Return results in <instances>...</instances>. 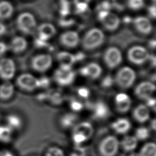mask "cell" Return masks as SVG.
<instances>
[{"label":"cell","mask_w":156,"mask_h":156,"mask_svg":"<svg viewBox=\"0 0 156 156\" xmlns=\"http://www.w3.org/2000/svg\"><path fill=\"white\" fill-rule=\"evenodd\" d=\"M105 34L102 30L98 27H93L88 30L83 35L81 43L85 50L91 51L96 49L104 43Z\"/></svg>","instance_id":"1"},{"label":"cell","mask_w":156,"mask_h":156,"mask_svg":"<svg viewBox=\"0 0 156 156\" xmlns=\"http://www.w3.org/2000/svg\"><path fill=\"white\" fill-rule=\"evenodd\" d=\"M16 26L22 33L27 35L32 34L37 28V21L32 13L23 12L17 17Z\"/></svg>","instance_id":"2"},{"label":"cell","mask_w":156,"mask_h":156,"mask_svg":"<svg viewBox=\"0 0 156 156\" xmlns=\"http://www.w3.org/2000/svg\"><path fill=\"white\" fill-rule=\"evenodd\" d=\"M150 54L143 46L135 45L130 48L127 51V58L132 63L141 65L149 60Z\"/></svg>","instance_id":"3"},{"label":"cell","mask_w":156,"mask_h":156,"mask_svg":"<svg viewBox=\"0 0 156 156\" xmlns=\"http://www.w3.org/2000/svg\"><path fill=\"white\" fill-rule=\"evenodd\" d=\"M98 19L103 27L108 31H114L120 26V18L115 13L110 11H99Z\"/></svg>","instance_id":"4"},{"label":"cell","mask_w":156,"mask_h":156,"mask_svg":"<svg viewBox=\"0 0 156 156\" xmlns=\"http://www.w3.org/2000/svg\"><path fill=\"white\" fill-rule=\"evenodd\" d=\"M135 79L136 74L134 70L129 66H124L116 73L115 80L121 88H128L133 85Z\"/></svg>","instance_id":"5"},{"label":"cell","mask_w":156,"mask_h":156,"mask_svg":"<svg viewBox=\"0 0 156 156\" xmlns=\"http://www.w3.org/2000/svg\"><path fill=\"white\" fill-rule=\"evenodd\" d=\"M104 61L110 69H113L120 65L122 60V53L119 48L110 46L107 48L104 53Z\"/></svg>","instance_id":"6"},{"label":"cell","mask_w":156,"mask_h":156,"mask_svg":"<svg viewBox=\"0 0 156 156\" xmlns=\"http://www.w3.org/2000/svg\"><path fill=\"white\" fill-rule=\"evenodd\" d=\"M119 141L112 135L105 137L99 144V151L102 156H115L119 148Z\"/></svg>","instance_id":"7"},{"label":"cell","mask_w":156,"mask_h":156,"mask_svg":"<svg viewBox=\"0 0 156 156\" xmlns=\"http://www.w3.org/2000/svg\"><path fill=\"white\" fill-rule=\"evenodd\" d=\"M52 58L47 54H40L35 55L31 60L32 68L38 72L43 73L49 69L52 66Z\"/></svg>","instance_id":"8"},{"label":"cell","mask_w":156,"mask_h":156,"mask_svg":"<svg viewBox=\"0 0 156 156\" xmlns=\"http://www.w3.org/2000/svg\"><path fill=\"white\" fill-rule=\"evenodd\" d=\"M16 83L20 88L27 91H33L39 87L38 79L29 73H24L18 76Z\"/></svg>","instance_id":"9"},{"label":"cell","mask_w":156,"mask_h":156,"mask_svg":"<svg viewBox=\"0 0 156 156\" xmlns=\"http://www.w3.org/2000/svg\"><path fill=\"white\" fill-rule=\"evenodd\" d=\"M15 73V65L12 59L2 58L0 60V77L5 80L13 77Z\"/></svg>","instance_id":"10"},{"label":"cell","mask_w":156,"mask_h":156,"mask_svg":"<svg viewBox=\"0 0 156 156\" xmlns=\"http://www.w3.org/2000/svg\"><path fill=\"white\" fill-rule=\"evenodd\" d=\"M78 33L74 30H68L62 33L59 37V41L62 46L66 48H76L80 43Z\"/></svg>","instance_id":"11"},{"label":"cell","mask_w":156,"mask_h":156,"mask_svg":"<svg viewBox=\"0 0 156 156\" xmlns=\"http://www.w3.org/2000/svg\"><path fill=\"white\" fill-rule=\"evenodd\" d=\"M75 73L71 69H63L60 68L55 70L54 79L57 83L62 86H67L73 83L75 78Z\"/></svg>","instance_id":"12"},{"label":"cell","mask_w":156,"mask_h":156,"mask_svg":"<svg viewBox=\"0 0 156 156\" xmlns=\"http://www.w3.org/2000/svg\"><path fill=\"white\" fill-rule=\"evenodd\" d=\"M133 24L137 32L143 35H149L152 31V24L150 20L144 16H138L132 20Z\"/></svg>","instance_id":"13"},{"label":"cell","mask_w":156,"mask_h":156,"mask_svg":"<svg viewBox=\"0 0 156 156\" xmlns=\"http://www.w3.org/2000/svg\"><path fill=\"white\" fill-rule=\"evenodd\" d=\"M155 90V86L151 82H143L139 83L135 88V93L136 96L141 99H147L152 97Z\"/></svg>","instance_id":"14"},{"label":"cell","mask_w":156,"mask_h":156,"mask_svg":"<svg viewBox=\"0 0 156 156\" xmlns=\"http://www.w3.org/2000/svg\"><path fill=\"white\" fill-rule=\"evenodd\" d=\"M79 72L82 76L95 79L101 76L102 73V68L98 63L91 62L81 68Z\"/></svg>","instance_id":"15"},{"label":"cell","mask_w":156,"mask_h":156,"mask_svg":"<svg viewBox=\"0 0 156 156\" xmlns=\"http://www.w3.org/2000/svg\"><path fill=\"white\" fill-rule=\"evenodd\" d=\"M38 38L43 40L47 41L57 33V30L55 26L49 23H44L41 24L37 28Z\"/></svg>","instance_id":"16"},{"label":"cell","mask_w":156,"mask_h":156,"mask_svg":"<svg viewBox=\"0 0 156 156\" xmlns=\"http://www.w3.org/2000/svg\"><path fill=\"white\" fill-rule=\"evenodd\" d=\"M57 59L60 63V68L63 69H71L76 62L74 55L67 51H60L57 54Z\"/></svg>","instance_id":"17"},{"label":"cell","mask_w":156,"mask_h":156,"mask_svg":"<svg viewBox=\"0 0 156 156\" xmlns=\"http://www.w3.org/2000/svg\"><path fill=\"white\" fill-rule=\"evenodd\" d=\"M131 100L129 96L123 93L118 94L115 97V104L116 109L121 113L129 111L131 106Z\"/></svg>","instance_id":"18"},{"label":"cell","mask_w":156,"mask_h":156,"mask_svg":"<svg viewBox=\"0 0 156 156\" xmlns=\"http://www.w3.org/2000/svg\"><path fill=\"white\" fill-rule=\"evenodd\" d=\"M28 43L26 38L21 36L15 37L11 41L10 49L15 53H21L27 48Z\"/></svg>","instance_id":"19"},{"label":"cell","mask_w":156,"mask_h":156,"mask_svg":"<svg viewBox=\"0 0 156 156\" xmlns=\"http://www.w3.org/2000/svg\"><path fill=\"white\" fill-rule=\"evenodd\" d=\"M73 133L80 134L87 140L92 136L93 133V128L90 122H82L74 127Z\"/></svg>","instance_id":"20"},{"label":"cell","mask_w":156,"mask_h":156,"mask_svg":"<svg viewBox=\"0 0 156 156\" xmlns=\"http://www.w3.org/2000/svg\"><path fill=\"white\" fill-rule=\"evenodd\" d=\"M133 115L137 121L144 122L149 118V110L146 105L140 104L134 109Z\"/></svg>","instance_id":"21"},{"label":"cell","mask_w":156,"mask_h":156,"mask_svg":"<svg viewBox=\"0 0 156 156\" xmlns=\"http://www.w3.org/2000/svg\"><path fill=\"white\" fill-rule=\"evenodd\" d=\"M112 129L118 133H125L130 128V123L127 119L119 118L112 123Z\"/></svg>","instance_id":"22"},{"label":"cell","mask_w":156,"mask_h":156,"mask_svg":"<svg viewBox=\"0 0 156 156\" xmlns=\"http://www.w3.org/2000/svg\"><path fill=\"white\" fill-rule=\"evenodd\" d=\"M13 5L7 1H0V20L8 19L13 13Z\"/></svg>","instance_id":"23"},{"label":"cell","mask_w":156,"mask_h":156,"mask_svg":"<svg viewBox=\"0 0 156 156\" xmlns=\"http://www.w3.org/2000/svg\"><path fill=\"white\" fill-rule=\"evenodd\" d=\"M14 92V87L13 84L6 81L0 85V99L2 100H7L10 99Z\"/></svg>","instance_id":"24"},{"label":"cell","mask_w":156,"mask_h":156,"mask_svg":"<svg viewBox=\"0 0 156 156\" xmlns=\"http://www.w3.org/2000/svg\"><path fill=\"white\" fill-rule=\"evenodd\" d=\"M108 113V108L104 102H98L95 104L94 107V114L96 118H105L107 116Z\"/></svg>","instance_id":"25"},{"label":"cell","mask_w":156,"mask_h":156,"mask_svg":"<svg viewBox=\"0 0 156 156\" xmlns=\"http://www.w3.org/2000/svg\"><path fill=\"white\" fill-rule=\"evenodd\" d=\"M121 146L126 151H132L134 150L138 144V140L134 136H126L121 141Z\"/></svg>","instance_id":"26"},{"label":"cell","mask_w":156,"mask_h":156,"mask_svg":"<svg viewBox=\"0 0 156 156\" xmlns=\"http://www.w3.org/2000/svg\"><path fill=\"white\" fill-rule=\"evenodd\" d=\"M140 156H156V145L154 143H149L143 146Z\"/></svg>","instance_id":"27"},{"label":"cell","mask_w":156,"mask_h":156,"mask_svg":"<svg viewBox=\"0 0 156 156\" xmlns=\"http://www.w3.org/2000/svg\"><path fill=\"white\" fill-rule=\"evenodd\" d=\"M12 130L7 126H0V141L8 143L11 141Z\"/></svg>","instance_id":"28"},{"label":"cell","mask_w":156,"mask_h":156,"mask_svg":"<svg viewBox=\"0 0 156 156\" xmlns=\"http://www.w3.org/2000/svg\"><path fill=\"white\" fill-rule=\"evenodd\" d=\"M7 126L12 130L20 128L21 121L20 118L15 115H10L7 117Z\"/></svg>","instance_id":"29"},{"label":"cell","mask_w":156,"mask_h":156,"mask_svg":"<svg viewBox=\"0 0 156 156\" xmlns=\"http://www.w3.org/2000/svg\"><path fill=\"white\" fill-rule=\"evenodd\" d=\"M77 119V116L71 113H68L63 116L61 119V124L64 127H69L72 126Z\"/></svg>","instance_id":"30"},{"label":"cell","mask_w":156,"mask_h":156,"mask_svg":"<svg viewBox=\"0 0 156 156\" xmlns=\"http://www.w3.org/2000/svg\"><path fill=\"white\" fill-rule=\"evenodd\" d=\"M127 5L133 10H139L144 5V0H127Z\"/></svg>","instance_id":"31"},{"label":"cell","mask_w":156,"mask_h":156,"mask_svg":"<svg viewBox=\"0 0 156 156\" xmlns=\"http://www.w3.org/2000/svg\"><path fill=\"white\" fill-rule=\"evenodd\" d=\"M149 136V130L144 127H141L136 129L135 132V137L137 140H146Z\"/></svg>","instance_id":"32"},{"label":"cell","mask_w":156,"mask_h":156,"mask_svg":"<svg viewBox=\"0 0 156 156\" xmlns=\"http://www.w3.org/2000/svg\"><path fill=\"white\" fill-rule=\"evenodd\" d=\"M69 3L66 0H60V13L63 16H66L69 13Z\"/></svg>","instance_id":"33"},{"label":"cell","mask_w":156,"mask_h":156,"mask_svg":"<svg viewBox=\"0 0 156 156\" xmlns=\"http://www.w3.org/2000/svg\"><path fill=\"white\" fill-rule=\"evenodd\" d=\"M88 10V5L85 2H77L76 5V12L79 15H83Z\"/></svg>","instance_id":"34"},{"label":"cell","mask_w":156,"mask_h":156,"mask_svg":"<svg viewBox=\"0 0 156 156\" xmlns=\"http://www.w3.org/2000/svg\"><path fill=\"white\" fill-rule=\"evenodd\" d=\"M46 156H64V153L60 148L52 147L48 149Z\"/></svg>","instance_id":"35"},{"label":"cell","mask_w":156,"mask_h":156,"mask_svg":"<svg viewBox=\"0 0 156 156\" xmlns=\"http://www.w3.org/2000/svg\"><path fill=\"white\" fill-rule=\"evenodd\" d=\"M70 156H86L85 149L79 145H76L71 152Z\"/></svg>","instance_id":"36"},{"label":"cell","mask_w":156,"mask_h":156,"mask_svg":"<svg viewBox=\"0 0 156 156\" xmlns=\"http://www.w3.org/2000/svg\"><path fill=\"white\" fill-rule=\"evenodd\" d=\"M112 7V4H111L108 1H104L98 5V12L110 11Z\"/></svg>","instance_id":"37"},{"label":"cell","mask_w":156,"mask_h":156,"mask_svg":"<svg viewBox=\"0 0 156 156\" xmlns=\"http://www.w3.org/2000/svg\"><path fill=\"white\" fill-rule=\"evenodd\" d=\"M113 83V79L110 76H105L103 80H102L101 84L102 87L105 88H108L111 87Z\"/></svg>","instance_id":"38"},{"label":"cell","mask_w":156,"mask_h":156,"mask_svg":"<svg viewBox=\"0 0 156 156\" xmlns=\"http://www.w3.org/2000/svg\"><path fill=\"white\" fill-rule=\"evenodd\" d=\"M73 139L74 142L76 144V145H79L80 143L87 140V139L83 135L78 133H73Z\"/></svg>","instance_id":"39"},{"label":"cell","mask_w":156,"mask_h":156,"mask_svg":"<svg viewBox=\"0 0 156 156\" xmlns=\"http://www.w3.org/2000/svg\"><path fill=\"white\" fill-rule=\"evenodd\" d=\"M78 94L82 98H87L90 95L89 90L85 87L79 88L77 90Z\"/></svg>","instance_id":"40"},{"label":"cell","mask_w":156,"mask_h":156,"mask_svg":"<svg viewBox=\"0 0 156 156\" xmlns=\"http://www.w3.org/2000/svg\"><path fill=\"white\" fill-rule=\"evenodd\" d=\"M71 108L75 112H79L83 108V105L81 102L77 101H73L71 103Z\"/></svg>","instance_id":"41"},{"label":"cell","mask_w":156,"mask_h":156,"mask_svg":"<svg viewBox=\"0 0 156 156\" xmlns=\"http://www.w3.org/2000/svg\"><path fill=\"white\" fill-rule=\"evenodd\" d=\"M50 83L49 79L46 77H42L38 79V85L39 87L45 88L49 86Z\"/></svg>","instance_id":"42"},{"label":"cell","mask_w":156,"mask_h":156,"mask_svg":"<svg viewBox=\"0 0 156 156\" xmlns=\"http://www.w3.org/2000/svg\"><path fill=\"white\" fill-rule=\"evenodd\" d=\"M73 23H74V21L72 19L62 18L59 21V24L62 27H69L73 25Z\"/></svg>","instance_id":"43"},{"label":"cell","mask_w":156,"mask_h":156,"mask_svg":"<svg viewBox=\"0 0 156 156\" xmlns=\"http://www.w3.org/2000/svg\"><path fill=\"white\" fill-rule=\"evenodd\" d=\"M147 11H148V13H149V16H150L152 18L154 19V18H155V15H156V13H155L156 10H155V3H154V4L151 5V6H149V7H148Z\"/></svg>","instance_id":"44"},{"label":"cell","mask_w":156,"mask_h":156,"mask_svg":"<svg viewBox=\"0 0 156 156\" xmlns=\"http://www.w3.org/2000/svg\"><path fill=\"white\" fill-rule=\"evenodd\" d=\"M34 43H35V45L38 48H43L47 45L46 41H43V40L38 38V37L35 39Z\"/></svg>","instance_id":"45"},{"label":"cell","mask_w":156,"mask_h":156,"mask_svg":"<svg viewBox=\"0 0 156 156\" xmlns=\"http://www.w3.org/2000/svg\"><path fill=\"white\" fill-rule=\"evenodd\" d=\"M8 48L7 45L5 43L0 41V57L6 52Z\"/></svg>","instance_id":"46"},{"label":"cell","mask_w":156,"mask_h":156,"mask_svg":"<svg viewBox=\"0 0 156 156\" xmlns=\"http://www.w3.org/2000/svg\"><path fill=\"white\" fill-rule=\"evenodd\" d=\"M146 104L147 106L155 109V99L154 98L151 97V98H148L147 99H146Z\"/></svg>","instance_id":"47"},{"label":"cell","mask_w":156,"mask_h":156,"mask_svg":"<svg viewBox=\"0 0 156 156\" xmlns=\"http://www.w3.org/2000/svg\"><path fill=\"white\" fill-rule=\"evenodd\" d=\"M85 54L83 52H79L77 54H76L74 55V57H75V60H76V62L77 61H80L84 59L85 58Z\"/></svg>","instance_id":"48"},{"label":"cell","mask_w":156,"mask_h":156,"mask_svg":"<svg viewBox=\"0 0 156 156\" xmlns=\"http://www.w3.org/2000/svg\"><path fill=\"white\" fill-rule=\"evenodd\" d=\"M7 32V27L2 23H0V36L4 35Z\"/></svg>","instance_id":"49"},{"label":"cell","mask_w":156,"mask_h":156,"mask_svg":"<svg viewBox=\"0 0 156 156\" xmlns=\"http://www.w3.org/2000/svg\"><path fill=\"white\" fill-rule=\"evenodd\" d=\"M149 60L151 61V63L153 66H155V57L154 55H151L149 56Z\"/></svg>","instance_id":"50"},{"label":"cell","mask_w":156,"mask_h":156,"mask_svg":"<svg viewBox=\"0 0 156 156\" xmlns=\"http://www.w3.org/2000/svg\"><path fill=\"white\" fill-rule=\"evenodd\" d=\"M149 46L151 49H155V40L154 39H152L149 42Z\"/></svg>","instance_id":"51"},{"label":"cell","mask_w":156,"mask_h":156,"mask_svg":"<svg viewBox=\"0 0 156 156\" xmlns=\"http://www.w3.org/2000/svg\"><path fill=\"white\" fill-rule=\"evenodd\" d=\"M0 156H13V154L9 151H4L1 152Z\"/></svg>","instance_id":"52"},{"label":"cell","mask_w":156,"mask_h":156,"mask_svg":"<svg viewBox=\"0 0 156 156\" xmlns=\"http://www.w3.org/2000/svg\"><path fill=\"white\" fill-rule=\"evenodd\" d=\"M151 127L152 128V129L155 130L156 128V122H155V119H154L152 122H151Z\"/></svg>","instance_id":"53"},{"label":"cell","mask_w":156,"mask_h":156,"mask_svg":"<svg viewBox=\"0 0 156 156\" xmlns=\"http://www.w3.org/2000/svg\"><path fill=\"white\" fill-rule=\"evenodd\" d=\"M67 1H68L69 2H71V1H77V0H66Z\"/></svg>","instance_id":"54"},{"label":"cell","mask_w":156,"mask_h":156,"mask_svg":"<svg viewBox=\"0 0 156 156\" xmlns=\"http://www.w3.org/2000/svg\"><path fill=\"white\" fill-rule=\"evenodd\" d=\"M154 1V2H155V0H153Z\"/></svg>","instance_id":"55"}]
</instances>
